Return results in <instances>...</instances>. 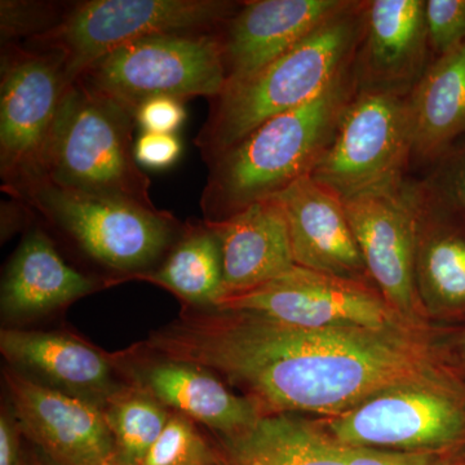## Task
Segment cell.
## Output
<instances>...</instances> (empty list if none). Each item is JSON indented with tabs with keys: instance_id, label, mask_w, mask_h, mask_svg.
Listing matches in <instances>:
<instances>
[{
	"instance_id": "d590c367",
	"label": "cell",
	"mask_w": 465,
	"mask_h": 465,
	"mask_svg": "<svg viewBox=\"0 0 465 465\" xmlns=\"http://www.w3.org/2000/svg\"><path fill=\"white\" fill-rule=\"evenodd\" d=\"M454 465H465V451L460 454L455 455Z\"/></svg>"
},
{
	"instance_id": "d6986e66",
	"label": "cell",
	"mask_w": 465,
	"mask_h": 465,
	"mask_svg": "<svg viewBox=\"0 0 465 465\" xmlns=\"http://www.w3.org/2000/svg\"><path fill=\"white\" fill-rule=\"evenodd\" d=\"M119 278H100L67 264L45 229L34 225L18 244L3 275L2 316L9 322L35 320L67 307Z\"/></svg>"
},
{
	"instance_id": "ac0fdd59",
	"label": "cell",
	"mask_w": 465,
	"mask_h": 465,
	"mask_svg": "<svg viewBox=\"0 0 465 465\" xmlns=\"http://www.w3.org/2000/svg\"><path fill=\"white\" fill-rule=\"evenodd\" d=\"M271 200L286 217L295 265L372 284L341 198L308 174Z\"/></svg>"
},
{
	"instance_id": "d4e9b609",
	"label": "cell",
	"mask_w": 465,
	"mask_h": 465,
	"mask_svg": "<svg viewBox=\"0 0 465 465\" xmlns=\"http://www.w3.org/2000/svg\"><path fill=\"white\" fill-rule=\"evenodd\" d=\"M119 465H140L170 420L166 406L148 391L125 384L103 406Z\"/></svg>"
},
{
	"instance_id": "30bf717a",
	"label": "cell",
	"mask_w": 465,
	"mask_h": 465,
	"mask_svg": "<svg viewBox=\"0 0 465 465\" xmlns=\"http://www.w3.org/2000/svg\"><path fill=\"white\" fill-rule=\"evenodd\" d=\"M318 423L349 446L460 454L465 451V385H399Z\"/></svg>"
},
{
	"instance_id": "d6a6232c",
	"label": "cell",
	"mask_w": 465,
	"mask_h": 465,
	"mask_svg": "<svg viewBox=\"0 0 465 465\" xmlns=\"http://www.w3.org/2000/svg\"><path fill=\"white\" fill-rule=\"evenodd\" d=\"M20 425L11 405L5 403L0 414V465H23Z\"/></svg>"
},
{
	"instance_id": "44dd1931",
	"label": "cell",
	"mask_w": 465,
	"mask_h": 465,
	"mask_svg": "<svg viewBox=\"0 0 465 465\" xmlns=\"http://www.w3.org/2000/svg\"><path fill=\"white\" fill-rule=\"evenodd\" d=\"M418 211L416 286L428 317H465V215L440 206L412 182Z\"/></svg>"
},
{
	"instance_id": "5b68a950",
	"label": "cell",
	"mask_w": 465,
	"mask_h": 465,
	"mask_svg": "<svg viewBox=\"0 0 465 465\" xmlns=\"http://www.w3.org/2000/svg\"><path fill=\"white\" fill-rule=\"evenodd\" d=\"M87 258L124 281L157 269L182 235L173 213L57 188L47 183L27 202Z\"/></svg>"
},
{
	"instance_id": "ffe728a7",
	"label": "cell",
	"mask_w": 465,
	"mask_h": 465,
	"mask_svg": "<svg viewBox=\"0 0 465 465\" xmlns=\"http://www.w3.org/2000/svg\"><path fill=\"white\" fill-rule=\"evenodd\" d=\"M206 223L222 250V299L258 289L295 266L286 217L274 200L256 202L223 222Z\"/></svg>"
},
{
	"instance_id": "cb8c5ba5",
	"label": "cell",
	"mask_w": 465,
	"mask_h": 465,
	"mask_svg": "<svg viewBox=\"0 0 465 465\" xmlns=\"http://www.w3.org/2000/svg\"><path fill=\"white\" fill-rule=\"evenodd\" d=\"M139 280L171 291L185 307H215L223 293L222 250L216 232L206 222L183 224L182 235L163 262Z\"/></svg>"
},
{
	"instance_id": "484cf974",
	"label": "cell",
	"mask_w": 465,
	"mask_h": 465,
	"mask_svg": "<svg viewBox=\"0 0 465 465\" xmlns=\"http://www.w3.org/2000/svg\"><path fill=\"white\" fill-rule=\"evenodd\" d=\"M213 448L191 419L171 412L170 420L140 465H220Z\"/></svg>"
},
{
	"instance_id": "83f0119b",
	"label": "cell",
	"mask_w": 465,
	"mask_h": 465,
	"mask_svg": "<svg viewBox=\"0 0 465 465\" xmlns=\"http://www.w3.org/2000/svg\"><path fill=\"white\" fill-rule=\"evenodd\" d=\"M418 185L440 206L465 215V136L430 164Z\"/></svg>"
},
{
	"instance_id": "f1b7e54d",
	"label": "cell",
	"mask_w": 465,
	"mask_h": 465,
	"mask_svg": "<svg viewBox=\"0 0 465 465\" xmlns=\"http://www.w3.org/2000/svg\"><path fill=\"white\" fill-rule=\"evenodd\" d=\"M425 23L433 58L465 43V0H425Z\"/></svg>"
},
{
	"instance_id": "7a4b0ae2",
	"label": "cell",
	"mask_w": 465,
	"mask_h": 465,
	"mask_svg": "<svg viewBox=\"0 0 465 465\" xmlns=\"http://www.w3.org/2000/svg\"><path fill=\"white\" fill-rule=\"evenodd\" d=\"M353 63L314 99L269 119L210 163L204 222H223L311 174L358 92Z\"/></svg>"
},
{
	"instance_id": "8992f818",
	"label": "cell",
	"mask_w": 465,
	"mask_h": 465,
	"mask_svg": "<svg viewBox=\"0 0 465 465\" xmlns=\"http://www.w3.org/2000/svg\"><path fill=\"white\" fill-rule=\"evenodd\" d=\"M69 82L61 52L3 45L0 69L2 191L27 203L48 183L52 130Z\"/></svg>"
},
{
	"instance_id": "52a82bcc",
	"label": "cell",
	"mask_w": 465,
	"mask_h": 465,
	"mask_svg": "<svg viewBox=\"0 0 465 465\" xmlns=\"http://www.w3.org/2000/svg\"><path fill=\"white\" fill-rule=\"evenodd\" d=\"M242 3L231 0H87L69 5L56 27L26 42L65 56L66 78L75 82L110 52L150 36L222 29Z\"/></svg>"
},
{
	"instance_id": "6da1fadb",
	"label": "cell",
	"mask_w": 465,
	"mask_h": 465,
	"mask_svg": "<svg viewBox=\"0 0 465 465\" xmlns=\"http://www.w3.org/2000/svg\"><path fill=\"white\" fill-rule=\"evenodd\" d=\"M137 345L225 379L264 416L330 418L399 385H465L445 345L421 330L300 329L246 312L183 307Z\"/></svg>"
},
{
	"instance_id": "4fadbf2b",
	"label": "cell",
	"mask_w": 465,
	"mask_h": 465,
	"mask_svg": "<svg viewBox=\"0 0 465 465\" xmlns=\"http://www.w3.org/2000/svg\"><path fill=\"white\" fill-rule=\"evenodd\" d=\"M3 381L21 432L54 463L118 464L103 407L39 384L12 367L3 370Z\"/></svg>"
},
{
	"instance_id": "7402d4cb",
	"label": "cell",
	"mask_w": 465,
	"mask_h": 465,
	"mask_svg": "<svg viewBox=\"0 0 465 465\" xmlns=\"http://www.w3.org/2000/svg\"><path fill=\"white\" fill-rule=\"evenodd\" d=\"M407 101L412 163L430 167L465 136V43L433 58Z\"/></svg>"
},
{
	"instance_id": "7c38bea8",
	"label": "cell",
	"mask_w": 465,
	"mask_h": 465,
	"mask_svg": "<svg viewBox=\"0 0 465 465\" xmlns=\"http://www.w3.org/2000/svg\"><path fill=\"white\" fill-rule=\"evenodd\" d=\"M344 204L376 290L401 316L430 329L416 286L418 211L412 182L407 179L397 188L358 195Z\"/></svg>"
},
{
	"instance_id": "277c9868",
	"label": "cell",
	"mask_w": 465,
	"mask_h": 465,
	"mask_svg": "<svg viewBox=\"0 0 465 465\" xmlns=\"http://www.w3.org/2000/svg\"><path fill=\"white\" fill-rule=\"evenodd\" d=\"M133 114L81 79L66 88L47 150V180L66 191L155 208L134 154Z\"/></svg>"
},
{
	"instance_id": "f546056e",
	"label": "cell",
	"mask_w": 465,
	"mask_h": 465,
	"mask_svg": "<svg viewBox=\"0 0 465 465\" xmlns=\"http://www.w3.org/2000/svg\"><path fill=\"white\" fill-rule=\"evenodd\" d=\"M345 465H454L455 455L360 448L341 443Z\"/></svg>"
},
{
	"instance_id": "ba28073f",
	"label": "cell",
	"mask_w": 465,
	"mask_h": 465,
	"mask_svg": "<svg viewBox=\"0 0 465 465\" xmlns=\"http://www.w3.org/2000/svg\"><path fill=\"white\" fill-rule=\"evenodd\" d=\"M220 30L128 43L92 64L78 79L134 118L140 105L158 97L216 99L226 85Z\"/></svg>"
},
{
	"instance_id": "9c48e42d",
	"label": "cell",
	"mask_w": 465,
	"mask_h": 465,
	"mask_svg": "<svg viewBox=\"0 0 465 465\" xmlns=\"http://www.w3.org/2000/svg\"><path fill=\"white\" fill-rule=\"evenodd\" d=\"M411 163L407 97L358 91L309 176L345 202L402 185Z\"/></svg>"
},
{
	"instance_id": "2e32d148",
	"label": "cell",
	"mask_w": 465,
	"mask_h": 465,
	"mask_svg": "<svg viewBox=\"0 0 465 465\" xmlns=\"http://www.w3.org/2000/svg\"><path fill=\"white\" fill-rule=\"evenodd\" d=\"M351 0H251L220 30L226 85L256 74Z\"/></svg>"
},
{
	"instance_id": "836d02e7",
	"label": "cell",
	"mask_w": 465,
	"mask_h": 465,
	"mask_svg": "<svg viewBox=\"0 0 465 465\" xmlns=\"http://www.w3.org/2000/svg\"><path fill=\"white\" fill-rule=\"evenodd\" d=\"M2 238L3 241L11 237L15 232L23 226L25 220L27 222V215L32 213L33 207L25 203V202L15 200L2 202Z\"/></svg>"
},
{
	"instance_id": "1f68e13d",
	"label": "cell",
	"mask_w": 465,
	"mask_h": 465,
	"mask_svg": "<svg viewBox=\"0 0 465 465\" xmlns=\"http://www.w3.org/2000/svg\"><path fill=\"white\" fill-rule=\"evenodd\" d=\"M183 152V143L174 134L142 133L134 145L139 166L164 170L173 166Z\"/></svg>"
},
{
	"instance_id": "603a6c76",
	"label": "cell",
	"mask_w": 465,
	"mask_h": 465,
	"mask_svg": "<svg viewBox=\"0 0 465 465\" xmlns=\"http://www.w3.org/2000/svg\"><path fill=\"white\" fill-rule=\"evenodd\" d=\"M220 465H345L341 443L318 421L266 415L246 432L223 437Z\"/></svg>"
},
{
	"instance_id": "5bb4252c",
	"label": "cell",
	"mask_w": 465,
	"mask_h": 465,
	"mask_svg": "<svg viewBox=\"0 0 465 465\" xmlns=\"http://www.w3.org/2000/svg\"><path fill=\"white\" fill-rule=\"evenodd\" d=\"M112 360L124 382L222 437L246 432L264 416L255 402L232 393L219 376L194 363L154 356L137 345L112 354Z\"/></svg>"
},
{
	"instance_id": "e0dca14e",
	"label": "cell",
	"mask_w": 465,
	"mask_h": 465,
	"mask_svg": "<svg viewBox=\"0 0 465 465\" xmlns=\"http://www.w3.org/2000/svg\"><path fill=\"white\" fill-rule=\"evenodd\" d=\"M0 351L20 374L101 407L125 384L112 354L69 333L2 329Z\"/></svg>"
},
{
	"instance_id": "8fae6325",
	"label": "cell",
	"mask_w": 465,
	"mask_h": 465,
	"mask_svg": "<svg viewBox=\"0 0 465 465\" xmlns=\"http://www.w3.org/2000/svg\"><path fill=\"white\" fill-rule=\"evenodd\" d=\"M215 308L258 314L300 329L430 331L401 316L374 284L318 273L298 265L258 289L219 300Z\"/></svg>"
},
{
	"instance_id": "4316f807",
	"label": "cell",
	"mask_w": 465,
	"mask_h": 465,
	"mask_svg": "<svg viewBox=\"0 0 465 465\" xmlns=\"http://www.w3.org/2000/svg\"><path fill=\"white\" fill-rule=\"evenodd\" d=\"M69 5L54 2L2 0L0 36L3 45H16L18 39H30L50 32L63 21Z\"/></svg>"
},
{
	"instance_id": "e575fe53",
	"label": "cell",
	"mask_w": 465,
	"mask_h": 465,
	"mask_svg": "<svg viewBox=\"0 0 465 465\" xmlns=\"http://www.w3.org/2000/svg\"><path fill=\"white\" fill-rule=\"evenodd\" d=\"M451 342L445 345L455 369L465 381V326L458 332L452 333Z\"/></svg>"
},
{
	"instance_id": "9a60e30c",
	"label": "cell",
	"mask_w": 465,
	"mask_h": 465,
	"mask_svg": "<svg viewBox=\"0 0 465 465\" xmlns=\"http://www.w3.org/2000/svg\"><path fill=\"white\" fill-rule=\"evenodd\" d=\"M432 60L425 0H366L353 63L358 91L409 97Z\"/></svg>"
},
{
	"instance_id": "3957f363",
	"label": "cell",
	"mask_w": 465,
	"mask_h": 465,
	"mask_svg": "<svg viewBox=\"0 0 465 465\" xmlns=\"http://www.w3.org/2000/svg\"><path fill=\"white\" fill-rule=\"evenodd\" d=\"M366 0L347 7L304 41L244 81L225 85L195 140L208 164L259 125L304 105L356 57L365 25Z\"/></svg>"
},
{
	"instance_id": "8d00e7d4",
	"label": "cell",
	"mask_w": 465,
	"mask_h": 465,
	"mask_svg": "<svg viewBox=\"0 0 465 465\" xmlns=\"http://www.w3.org/2000/svg\"><path fill=\"white\" fill-rule=\"evenodd\" d=\"M112 465H119V464H112Z\"/></svg>"
},
{
	"instance_id": "4dcf8cb0",
	"label": "cell",
	"mask_w": 465,
	"mask_h": 465,
	"mask_svg": "<svg viewBox=\"0 0 465 465\" xmlns=\"http://www.w3.org/2000/svg\"><path fill=\"white\" fill-rule=\"evenodd\" d=\"M185 119L183 101L171 97L146 101L134 113V122L142 133L174 134Z\"/></svg>"
}]
</instances>
